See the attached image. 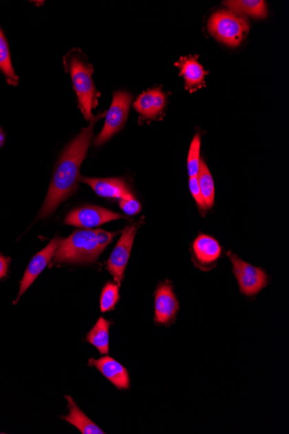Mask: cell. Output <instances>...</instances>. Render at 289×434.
I'll return each mask as SVG.
<instances>
[{
  "instance_id": "obj_1",
  "label": "cell",
  "mask_w": 289,
  "mask_h": 434,
  "mask_svg": "<svg viewBox=\"0 0 289 434\" xmlns=\"http://www.w3.org/2000/svg\"><path fill=\"white\" fill-rule=\"evenodd\" d=\"M106 113L94 117L85 130L74 139L63 151L61 158L56 165L52 184L47 194L45 205L40 213V217L45 218L53 213L62 202L69 197L77 187L79 181L81 164L85 159L94 134V127Z\"/></svg>"
},
{
  "instance_id": "obj_2",
  "label": "cell",
  "mask_w": 289,
  "mask_h": 434,
  "mask_svg": "<svg viewBox=\"0 0 289 434\" xmlns=\"http://www.w3.org/2000/svg\"><path fill=\"white\" fill-rule=\"evenodd\" d=\"M100 251L96 231L77 230L66 240H62L54 254L55 262L65 263H93Z\"/></svg>"
},
{
  "instance_id": "obj_3",
  "label": "cell",
  "mask_w": 289,
  "mask_h": 434,
  "mask_svg": "<svg viewBox=\"0 0 289 434\" xmlns=\"http://www.w3.org/2000/svg\"><path fill=\"white\" fill-rule=\"evenodd\" d=\"M66 65L72 76L79 106L86 120L94 118L92 109L96 105V90L92 80L93 68L79 56L66 57Z\"/></svg>"
},
{
  "instance_id": "obj_4",
  "label": "cell",
  "mask_w": 289,
  "mask_h": 434,
  "mask_svg": "<svg viewBox=\"0 0 289 434\" xmlns=\"http://www.w3.org/2000/svg\"><path fill=\"white\" fill-rule=\"evenodd\" d=\"M250 29V23L244 16L236 14L228 9L213 13L208 22L211 34L218 41L231 47L239 45Z\"/></svg>"
},
{
  "instance_id": "obj_5",
  "label": "cell",
  "mask_w": 289,
  "mask_h": 434,
  "mask_svg": "<svg viewBox=\"0 0 289 434\" xmlns=\"http://www.w3.org/2000/svg\"><path fill=\"white\" fill-rule=\"evenodd\" d=\"M133 97L129 92L114 93L112 104L106 112V122L102 132L96 138V146L106 143L114 134L122 129L129 116Z\"/></svg>"
},
{
  "instance_id": "obj_6",
  "label": "cell",
  "mask_w": 289,
  "mask_h": 434,
  "mask_svg": "<svg viewBox=\"0 0 289 434\" xmlns=\"http://www.w3.org/2000/svg\"><path fill=\"white\" fill-rule=\"evenodd\" d=\"M228 256L233 265V271L242 293L254 296L267 285L268 277L261 269L246 263L231 251L228 252Z\"/></svg>"
},
{
  "instance_id": "obj_7",
  "label": "cell",
  "mask_w": 289,
  "mask_h": 434,
  "mask_svg": "<svg viewBox=\"0 0 289 434\" xmlns=\"http://www.w3.org/2000/svg\"><path fill=\"white\" fill-rule=\"evenodd\" d=\"M138 224L129 225L123 231L118 243L114 247L112 254L107 262V270L113 276L118 286L122 284L131 250H132L134 238L138 230Z\"/></svg>"
},
{
  "instance_id": "obj_8",
  "label": "cell",
  "mask_w": 289,
  "mask_h": 434,
  "mask_svg": "<svg viewBox=\"0 0 289 434\" xmlns=\"http://www.w3.org/2000/svg\"><path fill=\"white\" fill-rule=\"evenodd\" d=\"M122 218V215L105 208L86 206L72 211L65 218V224L90 229Z\"/></svg>"
},
{
  "instance_id": "obj_9",
  "label": "cell",
  "mask_w": 289,
  "mask_h": 434,
  "mask_svg": "<svg viewBox=\"0 0 289 434\" xmlns=\"http://www.w3.org/2000/svg\"><path fill=\"white\" fill-rule=\"evenodd\" d=\"M61 241L62 240H59L58 238H53L45 249H43L42 251H40L39 254H36L34 257L32 258L28 267L26 269L25 275H23L21 284H20L19 296L14 304L19 300L20 298L22 297L23 294L25 293L30 286L33 284V282L36 280L40 273L45 270L47 265L52 260Z\"/></svg>"
},
{
  "instance_id": "obj_10",
  "label": "cell",
  "mask_w": 289,
  "mask_h": 434,
  "mask_svg": "<svg viewBox=\"0 0 289 434\" xmlns=\"http://www.w3.org/2000/svg\"><path fill=\"white\" fill-rule=\"evenodd\" d=\"M178 302L173 287L169 284H163L158 288L156 295V322L160 324H167L175 320Z\"/></svg>"
},
{
  "instance_id": "obj_11",
  "label": "cell",
  "mask_w": 289,
  "mask_h": 434,
  "mask_svg": "<svg viewBox=\"0 0 289 434\" xmlns=\"http://www.w3.org/2000/svg\"><path fill=\"white\" fill-rule=\"evenodd\" d=\"M80 181L88 184L99 196L114 198H132L133 194L127 187L125 180L120 178L98 179V178H79Z\"/></svg>"
},
{
  "instance_id": "obj_12",
  "label": "cell",
  "mask_w": 289,
  "mask_h": 434,
  "mask_svg": "<svg viewBox=\"0 0 289 434\" xmlns=\"http://www.w3.org/2000/svg\"><path fill=\"white\" fill-rule=\"evenodd\" d=\"M90 364L95 366L105 378L118 389H129L130 385L129 372L126 368L109 356L98 360L90 359Z\"/></svg>"
},
{
  "instance_id": "obj_13",
  "label": "cell",
  "mask_w": 289,
  "mask_h": 434,
  "mask_svg": "<svg viewBox=\"0 0 289 434\" xmlns=\"http://www.w3.org/2000/svg\"><path fill=\"white\" fill-rule=\"evenodd\" d=\"M166 103L164 93L160 89H153L138 97L133 107L144 118H153L164 110Z\"/></svg>"
},
{
  "instance_id": "obj_14",
  "label": "cell",
  "mask_w": 289,
  "mask_h": 434,
  "mask_svg": "<svg viewBox=\"0 0 289 434\" xmlns=\"http://www.w3.org/2000/svg\"><path fill=\"white\" fill-rule=\"evenodd\" d=\"M176 66L179 67L180 74L186 81V90L193 92L203 87L207 72L195 57H181Z\"/></svg>"
},
{
  "instance_id": "obj_15",
  "label": "cell",
  "mask_w": 289,
  "mask_h": 434,
  "mask_svg": "<svg viewBox=\"0 0 289 434\" xmlns=\"http://www.w3.org/2000/svg\"><path fill=\"white\" fill-rule=\"evenodd\" d=\"M193 251L200 263L208 265L220 258L222 249L215 238L201 234L194 241Z\"/></svg>"
},
{
  "instance_id": "obj_16",
  "label": "cell",
  "mask_w": 289,
  "mask_h": 434,
  "mask_svg": "<svg viewBox=\"0 0 289 434\" xmlns=\"http://www.w3.org/2000/svg\"><path fill=\"white\" fill-rule=\"evenodd\" d=\"M228 11L238 15H248L257 19H265L268 15L266 2L263 0H230L224 1Z\"/></svg>"
},
{
  "instance_id": "obj_17",
  "label": "cell",
  "mask_w": 289,
  "mask_h": 434,
  "mask_svg": "<svg viewBox=\"0 0 289 434\" xmlns=\"http://www.w3.org/2000/svg\"><path fill=\"white\" fill-rule=\"evenodd\" d=\"M67 400H68L69 413V415L63 417V419H65L66 422L75 426L83 434L105 433H103V431L100 429L92 420H90L88 417L84 415L82 410L74 402L72 397L67 396Z\"/></svg>"
},
{
  "instance_id": "obj_18",
  "label": "cell",
  "mask_w": 289,
  "mask_h": 434,
  "mask_svg": "<svg viewBox=\"0 0 289 434\" xmlns=\"http://www.w3.org/2000/svg\"><path fill=\"white\" fill-rule=\"evenodd\" d=\"M110 325V322L100 318L87 335V341L95 346L102 355L109 353Z\"/></svg>"
},
{
  "instance_id": "obj_19",
  "label": "cell",
  "mask_w": 289,
  "mask_h": 434,
  "mask_svg": "<svg viewBox=\"0 0 289 434\" xmlns=\"http://www.w3.org/2000/svg\"><path fill=\"white\" fill-rule=\"evenodd\" d=\"M197 183L200 186L202 196L207 209L213 207L215 198V187L213 176L209 168L203 159H200V170L197 174Z\"/></svg>"
},
{
  "instance_id": "obj_20",
  "label": "cell",
  "mask_w": 289,
  "mask_h": 434,
  "mask_svg": "<svg viewBox=\"0 0 289 434\" xmlns=\"http://www.w3.org/2000/svg\"><path fill=\"white\" fill-rule=\"evenodd\" d=\"M0 70L5 74L9 84L12 86L18 85L19 76L16 75L13 69L8 43L1 29H0Z\"/></svg>"
},
{
  "instance_id": "obj_21",
  "label": "cell",
  "mask_w": 289,
  "mask_h": 434,
  "mask_svg": "<svg viewBox=\"0 0 289 434\" xmlns=\"http://www.w3.org/2000/svg\"><path fill=\"white\" fill-rule=\"evenodd\" d=\"M200 134H197L191 141L189 154H188L187 169L190 177L197 176L198 170H200Z\"/></svg>"
},
{
  "instance_id": "obj_22",
  "label": "cell",
  "mask_w": 289,
  "mask_h": 434,
  "mask_svg": "<svg viewBox=\"0 0 289 434\" xmlns=\"http://www.w3.org/2000/svg\"><path fill=\"white\" fill-rule=\"evenodd\" d=\"M119 300V286L107 282L104 286L102 296H100V311L103 312L109 311L114 308V306Z\"/></svg>"
},
{
  "instance_id": "obj_23",
  "label": "cell",
  "mask_w": 289,
  "mask_h": 434,
  "mask_svg": "<svg viewBox=\"0 0 289 434\" xmlns=\"http://www.w3.org/2000/svg\"><path fill=\"white\" fill-rule=\"evenodd\" d=\"M120 207L127 215H136L141 210V205L134 197L120 198Z\"/></svg>"
},
{
  "instance_id": "obj_24",
  "label": "cell",
  "mask_w": 289,
  "mask_h": 434,
  "mask_svg": "<svg viewBox=\"0 0 289 434\" xmlns=\"http://www.w3.org/2000/svg\"><path fill=\"white\" fill-rule=\"evenodd\" d=\"M189 187L191 194H193L195 200H196L197 206L200 207V210L206 211L207 207L203 196H202L200 186H198L197 177H190Z\"/></svg>"
},
{
  "instance_id": "obj_25",
  "label": "cell",
  "mask_w": 289,
  "mask_h": 434,
  "mask_svg": "<svg viewBox=\"0 0 289 434\" xmlns=\"http://www.w3.org/2000/svg\"><path fill=\"white\" fill-rule=\"evenodd\" d=\"M95 231L100 250L103 252L104 250H105L107 245L110 244V242H112L114 237L117 235V233H109V231L103 230Z\"/></svg>"
},
{
  "instance_id": "obj_26",
  "label": "cell",
  "mask_w": 289,
  "mask_h": 434,
  "mask_svg": "<svg viewBox=\"0 0 289 434\" xmlns=\"http://www.w3.org/2000/svg\"><path fill=\"white\" fill-rule=\"evenodd\" d=\"M8 271V261L0 254V279L6 277Z\"/></svg>"
},
{
  "instance_id": "obj_27",
  "label": "cell",
  "mask_w": 289,
  "mask_h": 434,
  "mask_svg": "<svg viewBox=\"0 0 289 434\" xmlns=\"http://www.w3.org/2000/svg\"><path fill=\"white\" fill-rule=\"evenodd\" d=\"M4 141H5L4 134H3V133L1 132V130H0V147L2 146L3 143H4Z\"/></svg>"
}]
</instances>
